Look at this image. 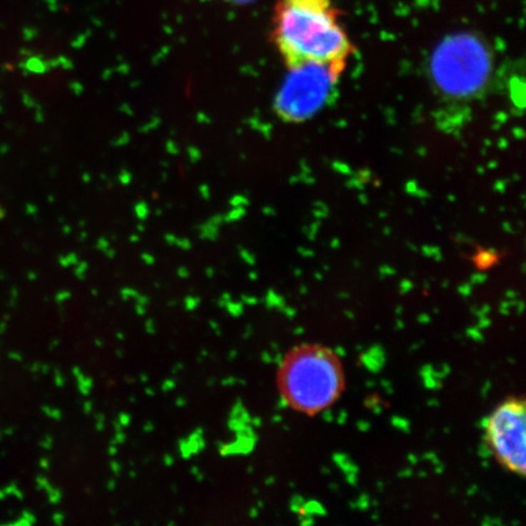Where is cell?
<instances>
[{
  "mask_svg": "<svg viewBox=\"0 0 526 526\" xmlns=\"http://www.w3.org/2000/svg\"><path fill=\"white\" fill-rule=\"evenodd\" d=\"M272 32L288 69L319 64L342 76L354 54L333 0H277Z\"/></svg>",
  "mask_w": 526,
  "mask_h": 526,
  "instance_id": "cell-1",
  "label": "cell"
},
{
  "mask_svg": "<svg viewBox=\"0 0 526 526\" xmlns=\"http://www.w3.org/2000/svg\"><path fill=\"white\" fill-rule=\"evenodd\" d=\"M345 370L333 349L319 344L295 346L277 372V387L287 406L306 415L332 407L345 390Z\"/></svg>",
  "mask_w": 526,
  "mask_h": 526,
  "instance_id": "cell-2",
  "label": "cell"
},
{
  "mask_svg": "<svg viewBox=\"0 0 526 526\" xmlns=\"http://www.w3.org/2000/svg\"><path fill=\"white\" fill-rule=\"evenodd\" d=\"M491 70L489 50L470 36L445 41L430 62L432 82L441 94L451 99L477 96L487 84Z\"/></svg>",
  "mask_w": 526,
  "mask_h": 526,
  "instance_id": "cell-3",
  "label": "cell"
},
{
  "mask_svg": "<svg viewBox=\"0 0 526 526\" xmlns=\"http://www.w3.org/2000/svg\"><path fill=\"white\" fill-rule=\"evenodd\" d=\"M289 71L277 93L274 109L284 121L300 124L328 103L340 74L319 64H304Z\"/></svg>",
  "mask_w": 526,
  "mask_h": 526,
  "instance_id": "cell-4",
  "label": "cell"
},
{
  "mask_svg": "<svg viewBox=\"0 0 526 526\" xmlns=\"http://www.w3.org/2000/svg\"><path fill=\"white\" fill-rule=\"evenodd\" d=\"M526 410L522 399H508L486 420L485 440L495 460L510 473L526 472Z\"/></svg>",
  "mask_w": 526,
  "mask_h": 526,
  "instance_id": "cell-5",
  "label": "cell"
}]
</instances>
